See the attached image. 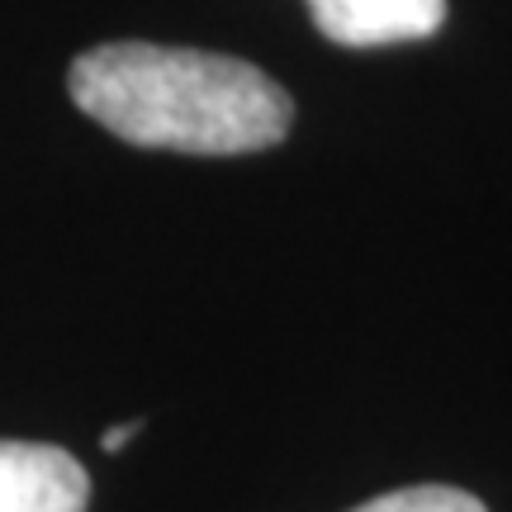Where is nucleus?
Returning <instances> with one entry per match:
<instances>
[{
	"label": "nucleus",
	"instance_id": "f257e3e1",
	"mask_svg": "<svg viewBox=\"0 0 512 512\" xmlns=\"http://www.w3.org/2000/svg\"><path fill=\"white\" fill-rule=\"evenodd\" d=\"M72 100L114 138L195 157L275 147L294 124L290 95L252 62L162 43H105L72 62Z\"/></svg>",
	"mask_w": 512,
	"mask_h": 512
},
{
	"label": "nucleus",
	"instance_id": "f03ea898",
	"mask_svg": "<svg viewBox=\"0 0 512 512\" xmlns=\"http://www.w3.org/2000/svg\"><path fill=\"white\" fill-rule=\"evenodd\" d=\"M81 460L43 441H0V512H86Z\"/></svg>",
	"mask_w": 512,
	"mask_h": 512
},
{
	"label": "nucleus",
	"instance_id": "7ed1b4c3",
	"mask_svg": "<svg viewBox=\"0 0 512 512\" xmlns=\"http://www.w3.org/2000/svg\"><path fill=\"white\" fill-rule=\"evenodd\" d=\"M318 34L342 48H384L437 34L446 0H304Z\"/></svg>",
	"mask_w": 512,
	"mask_h": 512
},
{
	"label": "nucleus",
	"instance_id": "20e7f679",
	"mask_svg": "<svg viewBox=\"0 0 512 512\" xmlns=\"http://www.w3.org/2000/svg\"><path fill=\"white\" fill-rule=\"evenodd\" d=\"M351 512H489V508L475 494L451 489V484H418V489H394V494L370 498V503Z\"/></svg>",
	"mask_w": 512,
	"mask_h": 512
},
{
	"label": "nucleus",
	"instance_id": "39448f33",
	"mask_svg": "<svg viewBox=\"0 0 512 512\" xmlns=\"http://www.w3.org/2000/svg\"><path fill=\"white\" fill-rule=\"evenodd\" d=\"M138 432H143V422H119V427H110V432L100 437V446H105V451H124Z\"/></svg>",
	"mask_w": 512,
	"mask_h": 512
}]
</instances>
